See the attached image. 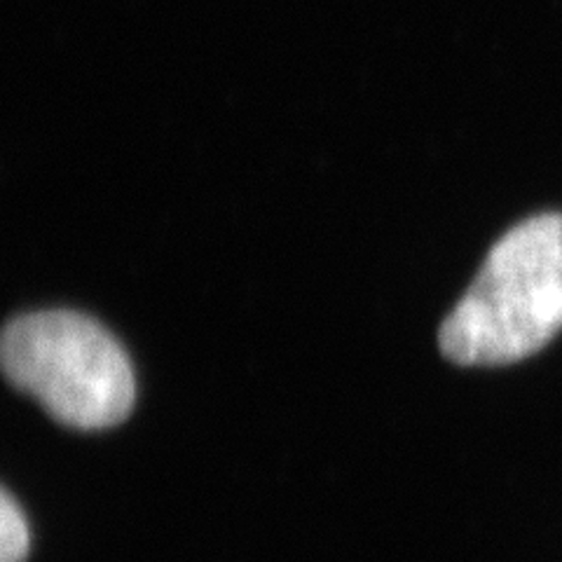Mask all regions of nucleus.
Returning a JSON list of instances; mask_svg holds the SVG:
<instances>
[{"mask_svg":"<svg viewBox=\"0 0 562 562\" xmlns=\"http://www.w3.org/2000/svg\"><path fill=\"white\" fill-rule=\"evenodd\" d=\"M562 330V214L514 225L492 246L438 333L457 366H512L537 355Z\"/></svg>","mask_w":562,"mask_h":562,"instance_id":"1","label":"nucleus"},{"mask_svg":"<svg viewBox=\"0 0 562 562\" xmlns=\"http://www.w3.org/2000/svg\"><path fill=\"white\" fill-rule=\"evenodd\" d=\"M31 549V535L29 522L10 495V490L3 487V497H0V562H24Z\"/></svg>","mask_w":562,"mask_h":562,"instance_id":"3","label":"nucleus"},{"mask_svg":"<svg viewBox=\"0 0 562 562\" xmlns=\"http://www.w3.org/2000/svg\"><path fill=\"white\" fill-rule=\"evenodd\" d=\"M0 359L10 384L64 427L101 431L132 413L136 382L125 349L80 312L16 316L3 330Z\"/></svg>","mask_w":562,"mask_h":562,"instance_id":"2","label":"nucleus"}]
</instances>
